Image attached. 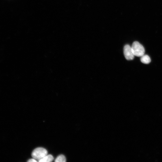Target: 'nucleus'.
Segmentation results:
<instances>
[{"instance_id":"1","label":"nucleus","mask_w":162,"mask_h":162,"mask_svg":"<svg viewBox=\"0 0 162 162\" xmlns=\"http://www.w3.org/2000/svg\"><path fill=\"white\" fill-rule=\"evenodd\" d=\"M131 47L134 56L141 57L145 54V50L144 47L138 41H134Z\"/></svg>"},{"instance_id":"2","label":"nucleus","mask_w":162,"mask_h":162,"mask_svg":"<svg viewBox=\"0 0 162 162\" xmlns=\"http://www.w3.org/2000/svg\"><path fill=\"white\" fill-rule=\"evenodd\" d=\"M47 150L42 147L35 148L32 153V156L33 158L38 161L47 154Z\"/></svg>"},{"instance_id":"3","label":"nucleus","mask_w":162,"mask_h":162,"mask_svg":"<svg viewBox=\"0 0 162 162\" xmlns=\"http://www.w3.org/2000/svg\"><path fill=\"white\" fill-rule=\"evenodd\" d=\"M124 54L125 58L128 60H133L134 56L133 52L131 46L129 45H125L124 47Z\"/></svg>"},{"instance_id":"4","label":"nucleus","mask_w":162,"mask_h":162,"mask_svg":"<svg viewBox=\"0 0 162 162\" xmlns=\"http://www.w3.org/2000/svg\"><path fill=\"white\" fill-rule=\"evenodd\" d=\"M54 159L53 156L51 154H47L38 161L39 162H50Z\"/></svg>"},{"instance_id":"5","label":"nucleus","mask_w":162,"mask_h":162,"mask_svg":"<svg viewBox=\"0 0 162 162\" xmlns=\"http://www.w3.org/2000/svg\"><path fill=\"white\" fill-rule=\"evenodd\" d=\"M140 61L144 64H148L150 62L151 60L148 55L144 54L141 57Z\"/></svg>"},{"instance_id":"6","label":"nucleus","mask_w":162,"mask_h":162,"mask_svg":"<svg viewBox=\"0 0 162 162\" xmlns=\"http://www.w3.org/2000/svg\"><path fill=\"white\" fill-rule=\"evenodd\" d=\"M55 161L56 162H65L66 161V159L64 155L61 154L56 158Z\"/></svg>"},{"instance_id":"7","label":"nucleus","mask_w":162,"mask_h":162,"mask_svg":"<svg viewBox=\"0 0 162 162\" xmlns=\"http://www.w3.org/2000/svg\"><path fill=\"white\" fill-rule=\"evenodd\" d=\"M27 162H37V160L34 158H31L29 159L28 161Z\"/></svg>"}]
</instances>
